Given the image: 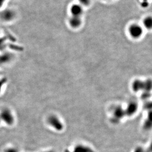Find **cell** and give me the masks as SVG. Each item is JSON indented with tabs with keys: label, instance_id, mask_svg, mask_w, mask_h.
<instances>
[{
	"label": "cell",
	"instance_id": "obj_1",
	"mask_svg": "<svg viewBox=\"0 0 152 152\" xmlns=\"http://www.w3.org/2000/svg\"><path fill=\"white\" fill-rule=\"evenodd\" d=\"M0 119L4 121L5 123L9 125H11L14 122V118L11 111L7 109L2 110L0 114Z\"/></svg>",
	"mask_w": 152,
	"mask_h": 152
},
{
	"label": "cell",
	"instance_id": "obj_2",
	"mask_svg": "<svg viewBox=\"0 0 152 152\" xmlns=\"http://www.w3.org/2000/svg\"><path fill=\"white\" fill-rule=\"evenodd\" d=\"M129 33L134 38H139L143 33V29L140 25L134 24L129 27Z\"/></svg>",
	"mask_w": 152,
	"mask_h": 152
},
{
	"label": "cell",
	"instance_id": "obj_3",
	"mask_svg": "<svg viewBox=\"0 0 152 152\" xmlns=\"http://www.w3.org/2000/svg\"><path fill=\"white\" fill-rule=\"evenodd\" d=\"M70 13L72 18H81V17L83 13L82 7L80 5L74 4L70 7Z\"/></svg>",
	"mask_w": 152,
	"mask_h": 152
},
{
	"label": "cell",
	"instance_id": "obj_4",
	"mask_svg": "<svg viewBox=\"0 0 152 152\" xmlns=\"http://www.w3.org/2000/svg\"><path fill=\"white\" fill-rule=\"evenodd\" d=\"M15 13L11 9H6L3 11L0 14V17L5 21H9L13 19L15 17Z\"/></svg>",
	"mask_w": 152,
	"mask_h": 152
},
{
	"label": "cell",
	"instance_id": "obj_5",
	"mask_svg": "<svg viewBox=\"0 0 152 152\" xmlns=\"http://www.w3.org/2000/svg\"><path fill=\"white\" fill-rule=\"evenodd\" d=\"M13 56L9 52L5 53L0 56V65L3 64L5 63L9 62L10 61Z\"/></svg>",
	"mask_w": 152,
	"mask_h": 152
},
{
	"label": "cell",
	"instance_id": "obj_6",
	"mask_svg": "<svg viewBox=\"0 0 152 152\" xmlns=\"http://www.w3.org/2000/svg\"><path fill=\"white\" fill-rule=\"evenodd\" d=\"M152 19L151 17H147L144 20L143 24L146 28L150 29L152 27Z\"/></svg>",
	"mask_w": 152,
	"mask_h": 152
},
{
	"label": "cell",
	"instance_id": "obj_7",
	"mask_svg": "<svg viewBox=\"0 0 152 152\" xmlns=\"http://www.w3.org/2000/svg\"><path fill=\"white\" fill-rule=\"evenodd\" d=\"M5 38H0V50H4L5 48Z\"/></svg>",
	"mask_w": 152,
	"mask_h": 152
},
{
	"label": "cell",
	"instance_id": "obj_8",
	"mask_svg": "<svg viewBox=\"0 0 152 152\" xmlns=\"http://www.w3.org/2000/svg\"><path fill=\"white\" fill-rule=\"evenodd\" d=\"M81 5L84 6H88L90 3V0H79Z\"/></svg>",
	"mask_w": 152,
	"mask_h": 152
},
{
	"label": "cell",
	"instance_id": "obj_9",
	"mask_svg": "<svg viewBox=\"0 0 152 152\" xmlns=\"http://www.w3.org/2000/svg\"><path fill=\"white\" fill-rule=\"evenodd\" d=\"M7 82V79L6 78H4L1 80H0V91L1 90L3 86Z\"/></svg>",
	"mask_w": 152,
	"mask_h": 152
},
{
	"label": "cell",
	"instance_id": "obj_10",
	"mask_svg": "<svg viewBox=\"0 0 152 152\" xmlns=\"http://www.w3.org/2000/svg\"><path fill=\"white\" fill-rule=\"evenodd\" d=\"M9 47H10V48H12L13 50H18V51H20V50H22V48L18 47V46H15V45H10Z\"/></svg>",
	"mask_w": 152,
	"mask_h": 152
},
{
	"label": "cell",
	"instance_id": "obj_11",
	"mask_svg": "<svg viewBox=\"0 0 152 152\" xmlns=\"http://www.w3.org/2000/svg\"><path fill=\"white\" fill-rule=\"evenodd\" d=\"M5 152H18L16 149L10 148L7 149L5 150Z\"/></svg>",
	"mask_w": 152,
	"mask_h": 152
},
{
	"label": "cell",
	"instance_id": "obj_12",
	"mask_svg": "<svg viewBox=\"0 0 152 152\" xmlns=\"http://www.w3.org/2000/svg\"><path fill=\"white\" fill-rule=\"evenodd\" d=\"M149 3L148 2V0H143L141 4L142 7H147Z\"/></svg>",
	"mask_w": 152,
	"mask_h": 152
},
{
	"label": "cell",
	"instance_id": "obj_13",
	"mask_svg": "<svg viewBox=\"0 0 152 152\" xmlns=\"http://www.w3.org/2000/svg\"><path fill=\"white\" fill-rule=\"evenodd\" d=\"M5 1V0H0V7L3 5Z\"/></svg>",
	"mask_w": 152,
	"mask_h": 152
},
{
	"label": "cell",
	"instance_id": "obj_14",
	"mask_svg": "<svg viewBox=\"0 0 152 152\" xmlns=\"http://www.w3.org/2000/svg\"></svg>",
	"mask_w": 152,
	"mask_h": 152
},
{
	"label": "cell",
	"instance_id": "obj_15",
	"mask_svg": "<svg viewBox=\"0 0 152 152\" xmlns=\"http://www.w3.org/2000/svg\"><path fill=\"white\" fill-rule=\"evenodd\" d=\"M104 1H106V0H104Z\"/></svg>",
	"mask_w": 152,
	"mask_h": 152
},
{
	"label": "cell",
	"instance_id": "obj_16",
	"mask_svg": "<svg viewBox=\"0 0 152 152\" xmlns=\"http://www.w3.org/2000/svg\"></svg>",
	"mask_w": 152,
	"mask_h": 152
}]
</instances>
